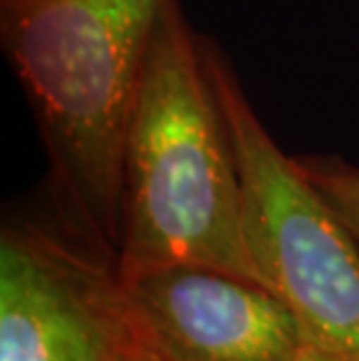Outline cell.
<instances>
[{
	"label": "cell",
	"instance_id": "6da1fadb",
	"mask_svg": "<svg viewBox=\"0 0 359 361\" xmlns=\"http://www.w3.org/2000/svg\"><path fill=\"white\" fill-rule=\"evenodd\" d=\"M194 264L264 284L245 240L243 187L205 35L168 0L121 145V278Z\"/></svg>",
	"mask_w": 359,
	"mask_h": 361
},
{
	"label": "cell",
	"instance_id": "7a4b0ae2",
	"mask_svg": "<svg viewBox=\"0 0 359 361\" xmlns=\"http://www.w3.org/2000/svg\"><path fill=\"white\" fill-rule=\"evenodd\" d=\"M168 0H0V44L49 161L47 187L117 252L121 145Z\"/></svg>",
	"mask_w": 359,
	"mask_h": 361
},
{
	"label": "cell",
	"instance_id": "3957f363",
	"mask_svg": "<svg viewBox=\"0 0 359 361\" xmlns=\"http://www.w3.org/2000/svg\"><path fill=\"white\" fill-rule=\"evenodd\" d=\"M205 54L238 164L252 264L292 310L305 343L359 361V243L280 149L210 37Z\"/></svg>",
	"mask_w": 359,
	"mask_h": 361
},
{
	"label": "cell",
	"instance_id": "277c9868",
	"mask_svg": "<svg viewBox=\"0 0 359 361\" xmlns=\"http://www.w3.org/2000/svg\"><path fill=\"white\" fill-rule=\"evenodd\" d=\"M128 341L117 252L44 187L0 228V361H112Z\"/></svg>",
	"mask_w": 359,
	"mask_h": 361
},
{
	"label": "cell",
	"instance_id": "5b68a950",
	"mask_svg": "<svg viewBox=\"0 0 359 361\" xmlns=\"http://www.w3.org/2000/svg\"><path fill=\"white\" fill-rule=\"evenodd\" d=\"M135 348L162 361H292L305 341L269 287L208 266L173 264L121 278Z\"/></svg>",
	"mask_w": 359,
	"mask_h": 361
},
{
	"label": "cell",
	"instance_id": "8992f818",
	"mask_svg": "<svg viewBox=\"0 0 359 361\" xmlns=\"http://www.w3.org/2000/svg\"><path fill=\"white\" fill-rule=\"evenodd\" d=\"M294 164L359 243V166L339 154H296Z\"/></svg>",
	"mask_w": 359,
	"mask_h": 361
},
{
	"label": "cell",
	"instance_id": "52a82bcc",
	"mask_svg": "<svg viewBox=\"0 0 359 361\" xmlns=\"http://www.w3.org/2000/svg\"><path fill=\"white\" fill-rule=\"evenodd\" d=\"M292 361H348V359H341V357H334L329 352H322L317 348H312V345L305 343L303 348L296 352V357Z\"/></svg>",
	"mask_w": 359,
	"mask_h": 361
},
{
	"label": "cell",
	"instance_id": "ba28073f",
	"mask_svg": "<svg viewBox=\"0 0 359 361\" xmlns=\"http://www.w3.org/2000/svg\"><path fill=\"white\" fill-rule=\"evenodd\" d=\"M119 357H121V361H162V359H157V357H152V355H147L145 350H140V348H135V345L128 341L124 348L119 350Z\"/></svg>",
	"mask_w": 359,
	"mask_h": 361
},
{
	"label": "cell",
	"instance_id": "9c48e42d",
	"mask_svg": "<svg viewBox=\"0 0 359 361\" xmlns=\"http://www.w3.org/2000/svg\"><path fill=\"white\" fill-rule=\"evenodd\" d=\"M112 361H121V357H119V352H117V357H114Z\"/></svg>",
	"mask_w": 359,
	"mask_h": 361
}]
</instances>
